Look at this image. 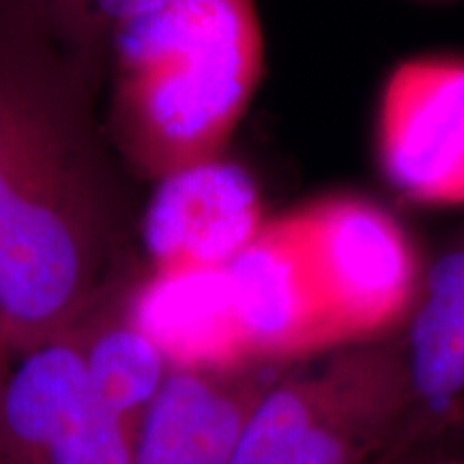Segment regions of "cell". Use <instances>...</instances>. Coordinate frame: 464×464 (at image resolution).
I'll return each mask as SVG.
<instances>
[{
  "label": "cell",
  "mask_w": 464,
  "mask_h": 464,
  "mask_svg": "<svg viewBox=\"0 0 464 464\" xmlns=\"http://www.w3.org/2000/svg\"><path fill=\"white\" fill-rule=\"evenodd\" d=\"M112 140L147 179L222 155L263 73L256 0H161L110 37Z\"/></svg>",
  "instance_id": "1"
},
{
  "label": "cell",
  "mask_w": 464,
  "mask_h": 464,
  "mask_svg": "<svg viewBox=\"0 0 464 464\" xmlns=\"http://www.w3.org/2000/svg\"><path fill=\"white\" fill-rule=\"evenodd\" d=\"M338 342L396 324L420 293V263L402 226L359 196H332L288 213Z\"/></svg>",
  "instance_id": "2"
},
{
  "label": "cell",
  "mask_w": 464,
  "mask_h": 464,
  "mask_svg": "<svg viewBox=\"0 0 464 464\" xmlns=\"http://www.w3.org/2000/svg\"><path fill=\"white\" fill-rule=\"evenodd\" d=\"M400 379L374 357L277 379L249 413L230 464H362L398 413Z\"/></svg>",
  "instance_id": "3"
},
{
  "label": "cell",
  "mask_w": 464,
  "mask_h": 464,
  "mask_svg": "<svg viewBox=\"0 0 464 464\" xmlns=\"http://www.w3.org/2000/svg\"><path fill=\"white\" fill-rule=\"evenodd\" d=\"M133 426L97 396L67 334L17 357L0 387V464H131Z\"/></svg>",
  "instance_id": "4"
},
{
  "label": "cell",
  "mask_w": 464,
  "mask_h": 464,
  "mask_svg": "<svg viewBox=\"0 0 464 464\" xmlns=\"http://www.w3.org/2000/svg\"><path fill=\"white\" fill-rule=\"evenodd\" d=\"M379 161L404 198L464 205V61L417 58L400 65L382 91Z\"/></svg>",
  "instance_id": "5"
},
{
  "label": "cell",
  "mask_w": 464,
  "mask_h": 464,
  "mask_svg": "<svg viewBox=\"0 0 464 464\" xmlns=\"http://www.w3.org/2000/svg\"><path fill=\"white\" fill-rule=\"evenodd\" d=\"M263 226L252 174L218 155L158 179L142 237L153 269H219Z\"/></svg>",
  "instance_id": "6"
},
{
  "label": "cell",
  "mask_w": 464,
  "mask_h": 464,
  "mask_svg": "<svg viewBox=\"0 0 464 464\" xmlns=\"http://www.w3.org/2000/svg\"><path fill=\"white\" fill-rule=\"evenodd\" d=\"M277 381V363L170 368L133 428L131 464H230L243 426Z\"/></svg>",
  "instance_id": "7"
},
{
  "label": "cell",
  "mask_w": 464,
  "mask_h": 464,
  "mask_svg": "<svg viewBox=\"0 0 464 464\" xmlns=\"http://www.w3.org/2000/svg\"><path fill=\"white\" fill-rule=\"evenodd\" d=\"M224 269L252 362L282 363L338 344L288 216L265 222Z\"/></svg>",
  "instance_id": "8"
},
{
  "label": "cell",
  "mask_w": 464,
  "mask_h": 464,
  "mask_svg": "<svg viewBox=\"0 0 464 464\" xmlns=\"http://www.w3.org/2000/svg\"><path fill=\"white\" fill-rule=\"evenodd\" d=\"M131 316L170 368L228 370L252 363L226 269H150L127 295Z\"/></svg>",
  "instance_id": "9"
},
{
  "label": "cell",
  "mask_w": 464,
  "mask_h": 464,
  "mask_svg": "<svg viewBox=\"0 0 464 464\" xmlns=\"http://www.w3.org/2000/svg\"><path fill=\"white\" fill-rule=\"evenodd\" d=\"M127 295L130 288L116 282L72 335L97 396L136 428L170 363L131 316Z\"/></svg>",
  "instance_id": "10"
},
{
  "label": "cell",
  "mask_w": 464,
  "mask_h": 464,
  "mask_svg": "<svg viewBox=\"0 0 464 464\" xmlns=\"http://www.w3.org/2000/svg\"><path fill=\"white\" fill-rule=\"evenodd\" d=\"M406 362L411 385L428 402L448 404L464 390V239L420 284Z\"/></svg>",
  "instance_id": "11"
},
{
  "label": "cell",
  "mask_w": 464,
  "mask_h": 464,
  "mask_svg": "<svg viewBox=\"0 0 464 464\" xmlns=\"http://www.w3.org/2000/svg\"><path fill=\"white\" fill-rule=\"evenodd\" d=\"M161 0H84L86 44L95 52L103 39L133 17L158 7Z\"/></svg>",
  "instance_id": "12"
},
{
  "label": "cell",
  "mask_w": 464,
  "mask_h": 464,
  "mask_svg": "<svg viewBox=\"0 0 464 464\" xmlns=\"http://www.w3.org/2000/svg\"><path fill=\"white\" fill-rule=\"evenodd\" d=\"M11 359H14V355H11L9 348L3 344V340H0V387H3V382L7 379L11 370Z\"/></svg>",
  "instance_id": "13"
}]
</instances>
